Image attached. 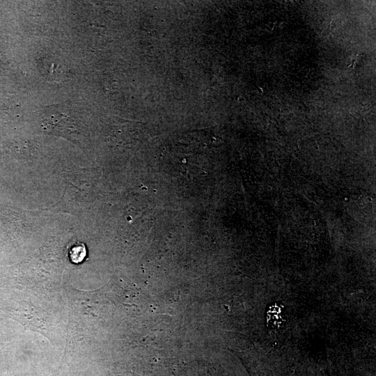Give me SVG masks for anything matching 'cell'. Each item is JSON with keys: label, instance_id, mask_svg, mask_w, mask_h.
Here are the masks:
<instances>
[{"label": "cell", "instance_id": "obj_1", "mask_svg": "<svg viewBox=\"0 0 376 376\" xmlns=\"http://www.w3.org/2000/svg\"><path fill=\"white\" fill-rule=\"evenodd\" d=\"M85 248L84 246H77L74 247L71 251V258L74 262H80L84 258V256L81 254H85Z\"/></svg>", "mask_w": 376, "mask_h": 376}]
</instances>
